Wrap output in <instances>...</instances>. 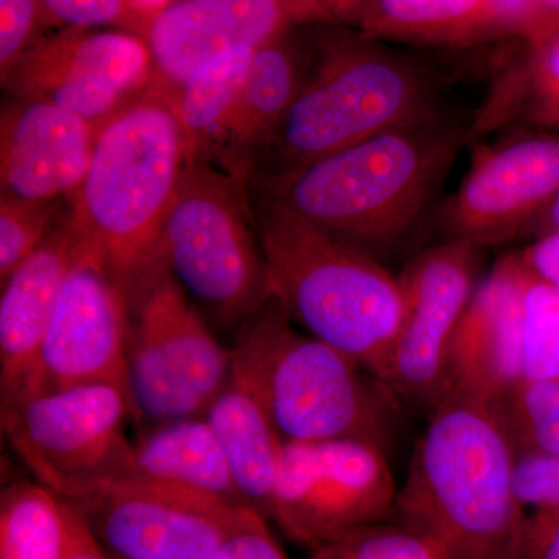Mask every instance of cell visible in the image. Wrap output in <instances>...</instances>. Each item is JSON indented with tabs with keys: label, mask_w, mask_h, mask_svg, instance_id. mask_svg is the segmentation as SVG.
Wrapping results in <instances>:
<instances>
[{
	"label": "cell",
	"mask_w": 559,
	"mask_h": 559,
	"mask_svg": "<svg viewBox=\"0 0 559 559\" xmlns=\"http://www.w3.org/2000/svg\"><path fill=\"white\" fill-rule=\"evenodd\" d=\"M106 554H108V551H106ZM108 555H109V554H108ZM109 558H110V559H117V558L110 557V555H109Z\"/></svg>",
	"instance_id": "obj_42"
},
{
	"label": "cell",
	"mask_w": 559,
	"mask_h": 559,
	"mask_svg": "<svg viewBox=\"0 0 559 559\" xmlns=\"http://www.w3.org/2000/svg\"><path fill=\"white\" fill-rule=\"evenodd\" d=\"M430 411L392 520L454 559H524L530 514L514 492V448L495 403L451 388Z\"/></svg>",
	"instance_id": "obj_2"
},
{
	"label": "cell",
	"mask_w": 559,
	"mask_h": 559,
	"mask_svg": "<svg viewBox=\"0 0 559 559\" xmlns=\"http://www.w3.org/2000/svg\"><path fill=\"white\" fill-rule=\"evenodd\" d=\"M100 124L44 102L16 100L0 120L2 197L28 202L70 198L83 182Z\"/></svg>",
	"instance_id": "obj_18"
},
{
	"label": "cell",
	"mask_w": 559,
	"mask_h": 559,
	"mask_svg": "<svg viewBox=\"0 0 559 559\" xmlns=\"http://www.w3.org/2000/svg\"><path fill=\"white\" fill-rule=\"evenodd\" d=\"M151 83L153 58L143 36L84 28L40 38L2 75L16 100L50 103L100 127Z\"/></svg>",
	"instance_id": "obj_12"
},
{
	"label": "cell",
	"mask_w": 559,
	"mask_h": 559,
	"mask_svg": "<svg viewBox=\"0 0 559 559\" xmlns=\"http://www.w3.org/2000/svg\"><path fill=\"white\" fill-rule=\"evenodd\" d=\"M513 487L533 513L559 511V455L514 452Z\"/></svg>",
	"instance_id": "obj_31"
},
{
	"label": "cell",
	"mask_w": 559,
	"mask_h": 559,
	"mask_svg": "<svg viewBox=\"0 0 559 559\" xmlns=\"http://www.w3.org/2000/svg\"><path fill=\"white\" fill-rule=\"evenodd\" d=\"M127 299L124 360L135 425L204 415L229 378L231 349L157 257Z\"/></svg>",
	"instance_id": "obj_8"
},
{
	"label": "cell",
	"mask_w": 559,
	"mask_h": 559,
	"mask_svg": "<svg viewBox=\"0 0 559 559\" xmlns=\"http://www.w3.org/2000/svg\"><path fill=\"white\" fill-rule=\"evenodd\" d=\"M87 250L66 212L43 245L2 283L0 409L32 395L44 336L70 272Z\"/></svg>",
	"instance_id": "obj_17"
},
{
	"label": "cell",
	"mask_w": 559,
	"mask_h": 559,
	"mask_svg": "<svg viewBox=\"0 0 559 559\" xmlns=\"http://www.w3.org/2000/svg\"><path fill=\"white\" fill-rule=\"evenodd\" d=\"M521 259L536 277L559 288V230L543 235L521 253Z\"/></svg>",
	"instance_id": "obj_38"
},
{
	"label": "cell",
	"mask_w": 559,
	"mask_h": 559,
	"mask_svg": "<svg viewBox=\"0 0 559 559\" xmlns=\"http://www.w3.org/2000/svg\"><path fill=\"white\" fill-rule=\"evenodd\" d=\"M522 378L559 381V288L536 277L528 267L524 289Z\"/></svg>",
	"instance_id": "obj_28"
},
{
	"label": "cell",
	"mask_w": 559,
	"mask_h": 559,
	"mask_svg": "<svg viewBox=\"0 0 559 559\" xmlns=\"http://www.w3.org/2000/svg\"><path fill=\"white\" fill-rule=\"evenodd\" d=\"M189 153L170 103L153 90L105 121L69 218L124 290L156 260Z\"/></svg>",
	"instance_id": "obj_5"
},
{
	"label": "cell",
	"mask_w": 559,
	"mask_h": 559,
	"mask_svg": "<svg viewBox=\"0 0 559 559\" xmlns=\"http://www.w3.org/2000/svg\"><path fill=\"white\" fill-rule=\"evenodd\" d=\"M516 0H371L356 27L382 43L477 46L520 33Z\"/></svg>",
	"instance_id": "obj_20"
},
{
	"label": "cell",
	"mask_w": 559,
	"mask_h": 559,
	"mask_svg": "<svg viewBox=\"0 0 559 559\" xmlns=\"http://www.w3.org/2000/svg\"><path fill=\"white\" fill-rule=\"evenodd\" d=\"M530 51L544 49L559 39V0H527L522 10L520 33Z\"/></svg>",
	"instance_id": "obj_35"
},
{
	"label": "cell",
	"mask_w": 559,
	"mask_h": 559,
	"mask_svg": "<svg viewBox=\"0 0 559 559\" xmlns=\"http://www.w3.org/2000/svg\"><path fill=\"white\" fill-rule=\"evenodd\" d=\"M49 21L43 0H0V73L5 75L38 38Z\"/></svg>",
	"instance_id": "obj_32"
},
{
	"label": "cell",
	"mask_w": 559,
	"mask_h": 559,
	"mask_svg": "<svg viewBox=\"0 0 559 559\" xmlns=\"http://www.w3.org/2000/svg\"><path fill=\"white\" fill-rule=\"evenodd\" d=\"M399 488L388 451L369 441H283L267 520L310 550L392 520Z\"/></svg>",
	"instance_id": "obj_10"
},
{
	"label": "cell",
	"mask_w": 559,
	"mask_h": 559,
	"mask_svg": "<svg viewBox=\"0 0 559 559\" xmlns=\"http://www.w3.org/2000/svg\"><path fill=\"white\" fill-rule=\"evenodd\" d=\"M49 22L66 28L95 31L116 27L145 38L148 22L132 9L130 0H43Z\"/></svg>",
	"instance_id": "obj_30"
},
{
	"label": "cell",
	"mask_w": 559,
	"mask_h": 559,
	"mask_svg": "<svg viewBox=\"0 0 559 559\" xmlns=\"http://www.w3.org/2000/svg\"><path fill=\"white\" fill-rule=\"evenodd\" d=\"M255 51L249 47L224 51L202 64L170 95H162L178 117L189 162L209 160L212 156Z\"/></svg>",
	"instance_id": "obj_24"
},
{
	"label": "cell",
	"mask_w": 559,
	"mask_h": 559,
	"mask_svg": "<svg viewBox=\"0 0 559 559\" xmlns=\"http://www.w3.org/2000/svg\"><path fill=\"white\" fill-rule=\"evenodd\" d=\"M525 277L521 253H510L474 290L452 337L448 390L495 401L521 380Z\"/></svg>",
	"instance_id": "obj_19"
},
{
	"label": "cell",
	"mask_w": 559,
	"mask_h": 559,
	"mask_svg": "<svg viewBox=\"0 0 559 559\" xmlns=\"http://www.w3.org/2000/svg\"><path fill=\"white\" fill-rule=\"evenodd\" d=\"M559 190V138L527 135L477 154L443 223L450 240L487 246L538 218Z\"/></svg>",
	"instance_id": "obj_15"
},
{
	"label": "cell",
	"mask_w": 559,
	"mask_h": 559,
	"mask_svg": "<svg viewBox=\"0 0 559 559\" xmlns=\"http://www.w3.org/2000/svg\"><path fill=\"white\" fill-rule=\"evenodd\" d=\"M465 139L441 109L248 189L377 257L418 229Z\"/></svg>",
	"instance_id": "obj_1"
},
{
	"label": "cell",
	"mask_w": 559,
	"mask_h": 559,
	"mask_svg": "<svg viewBox=\"0 0 559 559\" xmlns=\"http://www.w3.org/2000/svg\"><path fill=\"white\" fill-rule=\"evenodd\" d=\"M477 246L448 240L419 253L400 275L403 320L389 385L432 409L448 392L452 337L476 290Z\"/></svg>",
	"instance_id": "obj_13"
},
{
	"label": "cell",
	"mask_w": 559,
	"mask_h": 559,
	"mask_svg": "<svg viewBox=\"0 0 559 559\" xmlns=\"http://www.w3.org/2000/svg\"><path fill=\"white\" fill-rule=\"evenodd\" d=\"M307 72L288 33L260 47L207 162L246 183L253 154L285 116Z\"/></svg>",
	"instance_id": "obj_21"
},
{
	"label": "cell",
	"mask_w": 559,
	"mask_h": 559,
	"mask_svg": "<svg viewBox=\"0 0 559 559\" xmlns=\"http://www.w3.org/2000/svg\"><path fill=\"white\" fill-rule=\"evenodd\" d=\"M536 221L539 223V230L543 235L559 230V190L558 193L555 194L554 200L549 202V205L544 209V212L539 213ZM543 235H540V237H543Z\"/></svg>",
	"instance_id": "obj_41"
},
{
	"label": "cell",
	"mask_w": 559,
	"mask_h": 559,
	"mask_svg": "<svg viewBox=\"0 0 559 559\" xmlns=\"http://www.w3.org/2000/svg\"><path fill=\"white\" fill-rule=\"evenodd\" d=\"M176 2H178V0H130L132 9L138 11L140 16L148 22V27L151 21H153L160 11L168 9V7Z\"/></svg>",
	"instance_id": "obj_40"
},
{
	"label": "cell",
	"mask_w": 559,
	"mask_h": 559,
	"mask_svg": "<svg viewBox=\"0 0 559 559\" xmlns=\"http://www.w3.org/2000/svg\"><path fill=\"white\" fill-rule=\"evenodd\" d=\"M127 329V290L87 250L70 272L44 336L31 396L83 384L128 393Z\"/></svg>",
	"instance_id": "obj_14"
},
{
	"label": "cell",
	"mask_w": 559,
	"mask_h": 559,
	"mask_svg": "<svg viewBox=\"0 0 559 559\" xmlns=\"http://www.w3.org/2000/svg\"><path fill=\"white\" fill-rule=\"evenodd\" d=\"M60 201L0 200V283L13 274L60 221Z\"/></svg>",
	"instance_id": "obj_29"
},
{
	"label": "cell",
	"mask_w": 559,
	"mask_h": 559,
	"mask_svg": "<svg viewBox=\"0 0 559 559\" xmlns=\"http://www.w3.org/2000/svg\"><path fill=\"white\" fill-rule=\"evenodd\" d=\"M204 417L226 452L241 498L267 520L283 440L259 389L234 359Z\"/></svg>",
	"instance_id": "obj_22"
},
{
	"label": "cell",
	"mask_w": 559,
	"mask_h": 559,
	"mask_svg": "<svg viewBox=\"0 0 559 559\" xmlns=\"http://www.w3.org/2000/svg\"><path fill=\"white\" fill-rule=\"evenodd\" d=\"M241 180L190 160L162 230L157 259L209 325L237 331L271 300L266 261Z\"/></svg>",
	"instance_id": "obj_7"
},
{
	"label": "cell",
	"mask_w": 559,
	"mask_h": 559,
	"mask_svg": "<svg viewBox=\"0 0 559 559\" xmlns=\"http://www.w3.org/2000/svg\"><path fill=\"white\" fill-rule=\"evenodd\" d=\"M311 559H454L425 533L389 520L364 525L311 550Z\"/></svg>",
	"instance_id": "obj_27"
},
{
	"label": "cell",
	"mask_w": 559,
	"mask_h": 559,
	"mask_svg": "<svg viewBox=\"0 0 559 559\" xmlns=\"http://www.w3.org/2000/svg\"><path fill=\"white\" fill-rule=\"evenodd\" d=\"M297 24L289 0H178L151 21L150 90L170 95L202 64L224 51L259 50Z\"/></svg>",
	"instance_id": "obj_16"
},
{
	"label": "cell",
	"mask_w": 559,
	"mask_h": 559,
	"mask_svg": "<svg viewBox=\"0 0 559 559\" xmlns=\"http://www.w3.org/2000/svg\"><path fill=\"white\" fill-rule=\"evenodd\" d=\"M2 429L36 481L60 499L132 474L130 396L110 384L36 393L0 409Z\"/></svg>",
	"instance_id": "obj_9"
},
{
	"label": "cell",
	"mask_w": 559,
	"mask_h": 559,
	"mask_svg": "<svg viewBox=\"0 0 559 559\" xmlns=\"http://www.w3.org/2000/svg\"><path fill=\"white\" fill-rule=\"evenodd\" d=\"M61 499L39 481L17 480L0 492V559H68Z\"/></svg>",
	"instance_id": "obj_25"
},
{
	"label": "cell",
	"mask_w": 559,
	"mask_h": 559,
	"mask_svg": "<svg viewBox=\"0 0 559 559\" xmlns=\"http://www.w3.org/2000/svg\"><path fill=\"white\" fill-rule=\"evenodd\" d=\"M235 333L231 359L259 389L283 441L352 439L389 450L403 400L388 382L297 330L274 300Z\"/></svg>",
	"instance_id": "obj_6"
},
{
	"label": "cell",
	"mask_w": 559,
	"mask_h": 559,
	"mask_svg": "<svg viewBox=\"0 0 559 559\" xmlns=\"http://www.w3.org/2000/svg\"><path fill=\"white\" fill-rule=\"evenodd\" d=\"M255 221L271 300L305 333L389 384L404 310L400 278L366 250L266 202L259 201Z\"/></svg>",
	"instance_id": "obj_4"
},
{
	"label": "cell",
	"mask_w": 559,
	"mask_h": 559,
	"mask_svg": "<svg viewBox=\"0 0 559 559\" xmlns=\"http://www.w3.org/2000/svg\"><path fill=\"white\" fill-rule=\"evenodd\" d=\"M61 500L117 559H216L250 507L132 474Z\"/></svg>",
	"instance_id": "obj_11"
},
{
	"label": "cell",
	"mask_w": 559,
	"mask_h": 559,
	"mask_svg": "<svg viewBox=\"0 0 559 559\" xmlns=\"http://www.w3.org/2000/svg\"><path fill=\"white\" fill-rule=\"evenodd\" d=\"M518 84L527 95L530 112L543 124L559 128V39L532 51Z\"/></svg>",
	"instance_id": "obj_33"
},
{
	"label": "cell",
	"mask_w": 559,
	"mask_h": 559,
	"mask_svg": "<svg viewBox=\"0 0 559 559\" xmlns=\"http://www.w3.org/2000/svg\"><path fill=\"white\" fill-rule=\"evenodd\" d=\"M443 86L437 70L382 40L325 35L299 94L253 154L246 186L439 112Z\"/></svg>",
	"instance_id": "obj_3"
},
{
	"label": "cell",
	"mask_w": 559,
	"mask_h": 559,
	"mask_svg": "<svg viewBox=\"0 0 559 559\" xmlns=\"http://www.w3.org/2000/svg\"><path fill=\"white\" fill-rule=\"evenodd\" d=\"M62 506L68 522V559H110L79 514L68 503L62 502Z\"/></svg>",
	"instance_id": "obj_39"
},
{
	"label": "cell",
	"mask_w": 559,
	"mask_h": 559,
	"mask_svg": "<svg viewBox=\"0 0 559 559\" xmlns=\"http://www.w3.org/2000/svg\"><path fill=\"white\" fill-rule=\"evenodd\" d=\"M492 403L514 452L559 455V381L521 378Z\"/></svg>",
	"instance_id": "obj_26"
},
{
	"label": "cell",
	"mask_w": 559,
	"mask_h": 559,
	"mask_svg": "<svg viewBox=\"0 0 559 559\" xmlns=\"http://www.w3.org/2000/svg\"><path fill=\"white\" fill-rule=\"evenodd\" d=\"M216 559H289L266 525V518L249 507L224 539Z\"/></svg>",
	"instance_id": "obj_34"
},
{
	"label": "cell",
	"mask_w": 559,
	"mask_h": 559,
	"mask_svg": "<svg viewBox=\"0 0 559 559\" xmlns=\"http://www.w3.org/2000/svg\"><path fill=\"white\" fill-rule=\"evenodd\" d=\"M371 0H289L294 17L299 22L355 24Z\"/></svg>",
	"instance_id": "obj_36"
},
{
	"label": "cell",
	"mask_w": 559,
	"mask_h": 559,
	"mask_svg": "<svg viewBox=\"0 0 559 559\" xmlns=\"http://www.w3.org/2000/svg\"><path fill=\"white\" fill-rule=\"evenodd\" d=\"M524 559H559V511H535L530 516Z\"/></svg>",
	"instance_id": "obj_37"
},
{
	"label": "cell",
	"mask_w": 559,
	"mask_h": 559,
	"mask_svg": "<svg viewBox=\"0 0 559 559\" xmlns=\"http://www.w3.org/2000/svg\"><path fill=\"white\" fill-rule=\"evenodd\" d=\"M132 476L246 503L204 415L143 426L132 440Z\"/></svg>",
	"instance_id": "obj_23"
}]
</instances>
